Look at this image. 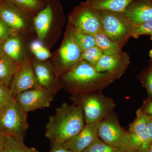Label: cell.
Returning a JSON list of instances; mask_svg holds the SVG:
<instances>
[{
    "label": "cell",
    "instance_id": "cell-1",
    "mask_svg": "<svg viewBox=\"0 0 152 152\" xmlns=\"http://www.w3.org/2000/svg\"><path fill=\"white\" fill-rule=\"evenodd\" d=\"M59 80L61 88L72 96L102 92L115 82L108 74L98 72L85 61L60 75Z\"/></svg>",
    "mask_w": 152,
    "mask_h": 152
},
{
    "label": "cell",
    "instance_id": "cell-2",
    "mask_svg": "<svg viewBox=\"0 0 152 152\" xmlns=\"http://www.w3.org/2000/svg\"><path fill=\"white\" fill-rule=\"evenodd\" d=\"M83 112L79 105L64 103L50 116L46 127V137L51 147L61 145L77 134L84 127Z\"/></svg>",
    "mask_w": 152,
    "mask_h": 152
},
{
    "label": "cell",
    "instance_id": "cell-3",
    "mask_svg": "<svg viewBox=\"0 0 152 152\" xmlns=\"http://www.w3.org/2000/svg\"><path fill=\"white\" fill-rule=\"evenodd\" d=\"M70 99L74 104L82 107L86 124L99 123L113 113L115 108L113 99L102 92L72 96Z\"/></svg>",
    "mask_w": 152,
    "mask_h": 152
},
{
    "label": "cell",
    "instance_id": "cell-4",
    "mask_svg": "<svg viewBox=\"0 0 152 152\" xmlns=\"http://www.w3.org/2000/svg\"><path fill=\"white\" fill-rule=\"evenodd\" d=\"M99 11L104 32L109 39L122 48L131 37L132 24L124 12Z\"/></svg>",
    "mask_w": 152,
    "mask_h": 152
},
{
    "label": "cell",
    "instance_id": "cell-5",
    "mask_svg": "<svg viewBox=\"0 0 152 152\" xmlns=\"http://www.w3.org/2000/svg\"><path fill=\"white\" fill-rule=\"evenodd\" d=\"M27 114L15 99L0 114V132L23 142L28 124Z\"/></svg>",
    "mask_w": 152,
    "mask_h": 152
},
{
    "label": "cell",
    "instance_id": "cell-6",
    "mask_svg": "<svg viewBox=\"0 0 152 152\" xmlns=\"http://www.w3.org/2000/svg\"><path fill=\"white\" fill-rule=\"evenodd\" d=\"M98 134L110 145L129 150V133L122 127L113 112L99 123Z\"/></svg>",
    "mask_w": 152,
    "mask_h": 152
},
{
    "label": "cell",
    "instance_id": "cell-7",
    "mask_svg": "<svg viewBox=\"0 0 152 152\" xmlns=\"http://www.w3.org/2000/svg\"><path fill=\"white\" fill-rule=\"evenodd\" d=\"M82 53L68 26L64 41L53 64L57 75L60 77L77 65L81 61Z\"/></svg>",
    "mask_w": 152,
    "mask_h": 152
},
{
    "label": "cell",
    "instance_id": "cell-8",
    "mask_svg": "<svg viewBox=\"0 0 152 152\" xmlns=\"http://www.w3.org/2000/svg\"><path fill=\"white\" fill-rule=\"evenodd\" d=\"M69 25L81 32L94 36L102 29L100 14L85 2L71 14Z\"/></svg>",
    "mask_w": 152,
    "mask_h": 152
},
{
    "label": "cell",
    "instance_id": "cell-9",
    "mask_svg": "<svg viewBox=\"0 0 152 152\" xmlns=\"http://www.w3.org/2000/svg\"><path fill=\"white\" fill-rule=\"evenodd\" d=\"M56 94L50 90L39 86L20 93L15 99L27 113L50 105Z\"/></svg>",
    "mask_w": 152,
    "mask_h": 152
},
{
    "label": "cell",
    "instance_id": "cell-10",
    "mask_svg": "<svg viewBox=\"0 0 152 152\" xmlns=\"http://www.w3.org/2000/svg\"><path fill=\"white\" fill-rule=\"evenodd\" d=\"M39 86H40L34 72L32 61L26 58L19 64L9 88L15 97L20 93Z\"/></svg>",
    "mask_w": 152,
    "mask_h": 152
},
{
    "label": "cell",
    "instance_id": "cell-11",
    "mask_svg": "<svg viewBox=\"0 0 152 152\" xmlns=\"http://www.w3.org/2000/svg\"><path fill=\"white\" fill-rule=\"evenodd\" d=\"M130 59L129 55L125 52L115 56L104 55L94 68L98 72L108 74L115 81L125 74L130 64Z\"/></svg>",
    "mask_w": 152,
    "mask_h": 152
},
{
    "label": "cell",
    "instance_id": "cell-12",
    "mask_svg": "<svg viewBox=\"0 0 152 152\" xmlns=\"http://www.w3.org/2000/svg\"><path fill=\"white\" fill-rule=\"evenodd\" d=\"M33 69L40 86L56 94L61 88L59 77L49 62L32 61Z\"/></svg>",
    "mask_w": 152,
    "mask_h": 152
},
{
    "label": "cell",
    "instance_id": "cell-13",
    "mask_svg": "<svg viewBox=\"0 0 152 152\" xmlns=\"http://www.w3.org/2000/svg\"><path fill=\"white\" fill-rule=\"evenodd\" d=\"M99 124H86L80 132L61 145L74 152H83L99 138Z\"/></svg>",
    "mask_w": 152,
    "mask_h": 152
},
{
    "label": "cell",
    "instance_id": "cell-14",
    "mask_svg": "<svg viewBox=\"0 0 152 152\" xmlns=\"http://www.w3.org/2000/svg\"><path fill=\"white\" fill-rule=\"evenodd\" d=\"M132 25L152 20V2L150 0H133L124 12Z\"/></svg>",
    "mask_w": 152,
    "mask_h": 152
},
{
    "label": "cell",
    "instance_id": "cell-15",
    "mask_svg": "<svg viewBox=\"0 0 152 152\" xmlns=\"http://www.w3.org/2000/svg\"><path fill=\"white\" fill-rule=\"evenodd\" d=\"M0 19L15 31H21L26 27L23 17L9 1L4 4L1 3Z\"/></svg>",
    "mask_w": 152,
    "mask_h": 152
},
{
    "label": "cell",
    "instance_id": "cell-16",
    "mask_svg": "<svg viewBox=\"0 0 152 152\" xmlns=\"http://www.w3.org/2000/svg\"><path fill=\"white\" fill-rule=\"evenodd\" d=\"M148 117L140 109H139L135 119L129 126V132L140 140L142 143L141 150L144 152H148L151 145L146 129L147 121Z\"/></svg>",
    "mask_w": 152,
    "mask_h": 152
},
{
    "label": "cell",
    "instance_id": "cell-17",
    "mask_svg": "<svg viewBox=\"0 0 152 152\" xmlns=\"http://www.w3.org/2000/svg\"><path fill=\"white\" fill-rule=\"evenodd\" d=\"M53 10L48 4L34 18V25L39 40H44L48 34L53 19Z\"/></svg>",
    "mask_w": 152,
    "mask_h": 152
},
{
    "label": "cell",
    "instance_id": "cell-18",
    "mask_svg": "<svg viewBox=\"0 0 152 152\" xmlns=\"http://www.w3.org/2000/svg\"><path fill=\"white\" fill-rule=\"evenodd\" d=\"M4 53L20 64L23 61V47L21 40L17 36H13L3 42Z\"/></svg>",
    "mask_w": 152,
    "mask_h": 152
},
{
    "label": "cell",
    "instance_id": "cell-19",
    "mask_svg": "<svg viewBox=\"0 0 152 152\" xmlns=\"http://www.w3.org/2000/svg\"><path fill=\"white\" fill-rule=\"evenodd\" d=\"M19 65L5 54L0 57V84L9 87Z\"/></svg>",
    "mask_w": 152,
    "mask_h": 152
},
{
    "label": "cell",
    "instance_id": "cell-20",
    "mask_svg": "<svg viewBox=\"0 0 152 152\" xmlns=\"http://www.w3.org/2000/svg\"><path fill=\"white\" fill-rule=\"evenodd\" d=\"M133 0H87L85 2L98 10L124 12Z\"/></svg>",
    "mask_w": 152,
    "mask_h": 152
},
{
    "label": "cell",
    "instance_id": "cell-21",
    "mask_svg": "<svg viewBox=\"0 0 152 152\" xmlns=\"http://www.w3.org/2000/svg\"><path fill=\"white\" fill-rule=\"evenodd\" d=\"M97 46L101 49L106 56H112L119 54L122 52V48L109 39L102 28L94 36Z\"/></svg>",
    "mask_w": 152,
    "mask_h": 152
},
{
    "label": "cell",
    "instance_id": "cell-22",
    "mask_svg": "<svg viewBox=\"0 0 152 152\" xmlns=\"http://www.w3.org/2000/svg\"><path fill=\"white\" fill-rule=\"evenodd\" d=\"M69 26L74 39L82 51L93 47L96 46L94 36L81 32L70 25Z\"/></svg>",
    "mask_w": 152,
    "mask_h": 152
},
{
    "label": "cell",
    "instance_id": "cell-23",
    "mask_svg": "<svg viewBox=\"0 0 152 152\" xmlns=\"http://www.w3.org/2000/svg\"><path fill=\"white\" fill-rule=\"evenodd\" d=\"M3 152H39L35 148L26 146L23 142L18 140L10 136H7Z\"/></svg>",
    "mask_w": 152,
    "mask_h": 152
},
{
    "label": "cell",
    "instance_id": "cell-24",
    "mask_svg": "<svg viewBox=\"0 0 152 152\" xmlns=\"http://www.w3.org/2000/svg\"><path fill=\"white\" fill-rule=\"evenodd\" d=\"M128 151L110 145L99 137L83 152H127Z\"/></svg>",
    "mask_w": 152,
    "mask_h": 152
},
{
    "label": "cell",
    "instance_id": "cell-25",
    "mask_svg": "<svg viewBox=\"0 0 152 152\" xmlns=\"http://www.w3.org/2000/svg\"><path fill=\"white\" fill-rule=\"evenodd\" d=\"M30 49L38 61H46L51 56V53L48 49L40 40L33 41L30 44Z\"/></svg>",
    "mask_w": 152,
    "mask_h": 152
},
{
    "label": "cell",
    "instance_id": "cell-26",
    "mask_svg": "<svg viewBox=\"0 0 152 152\" xmlns=\"http://www.w3.org/2000/svg\"><path fill=\"white\" fill-rule=\"evenodd\" d=\"M103 56V52L96 46L83 51L81 57V61H86L94 67Z\"/></svg>",
    "mask_w": 152,
    "mask_h": 152
},
{
    "label": "cell",
    "instance_id": "cell-27",
    "mask_svg": "<svg viewBox=\"0 0 152 152\" xmlns=\"http://www.w3.org/2000/svg\"><path fill=\"white\" fill-rule=\"evenodd\" d=\"M142 35L150 36L152 40V20L140 24L132 25L131 37L137 39Z\"/></svg>",
    "mask_w": 152,
    "mask_h": 152
},
{
    "label": "cell",
    "instance_id": "cell-28",
    "mask_svg": "<svg viewBox=\"0 0 152 152\" xmlns=\"http://www.w3.org/2000/svg\"><path fill=\"white\" fill-rule=\"evenodd\" d=\"M15 98L9 87L0 84V114L7 108Z\"/></svg>",
    "mask_w": 152,
    "mask_h": 152
},
{
    "label": "cell",
    "instance_id": "cell-29",
    "mask_svg": "<svg viewBox=\"0 0 152 152\" xmlns=\"http://www.w3.org/2000/svg\"><path fill=\"white\" fill-rule=\"evenodd\" d=\"M13 4L30 10H36L39 8L40 2L39 0H8Z\"/></svg>",
    "mask_w": 152,
    "mask_h": 152
},
{
    "label": "cell",
    "instance_id": "cell-30",
    "mask_svg": "<svg viewBox=\"0 0 152 152\" xmlns=\"http://www.w3.org/2000/svg\"><path fill=\"white\" fill-rule=\"evenodd\" d=\"M141 80L146 89L149 96L152 99V67L142 76Z\"/></svg>",
    "mask_w": 152,
    "mask_h": 152
},
{
    "label": "cell",
    "instance_id": "cell-31",
    "mask_svg": "<svg viewBox=\"0 0 152 152\" xmlns=\"http://www.w3.org/2000/svg\"><path fill=\"white\" fill-rule=\"evenodd\" d=\"M15 31L0 19V42H4L14 36Z\"/></svg>",
    "mask_w": 152,
    "mask_h": 152
},
{
    "label": "cell",
    "instance_id": "cell-32",
    "mask_svg": "<svg viewBox=\"0 0 152 152\" xmlns=\"http://www.w3.org/2000/svg\"><path fill=\"white\" fill-rule=\"evenodd\" d=\"M146 129L150 143L152 142V119L149 117L147 120Z\"/></svg>",
    "mask_w": 152,
    "mask_h": 152
},
{
    "label": "cell",
    "instance_id": "cell-33",
    "mask_svg": "<svg viewBox=\"0 0 152 152\" xmlns=\"http://www.w3.org/2000/svg\"><path fill=\"white\" fill-rule=\"evenodd\" d=\"M50 152H74L66 148L62 145L57 146L51 147Z\"/></svg>",
    "mask_w": 152,
    "mask_h": 152
},
{
    "label": "cell",
    "instance_id": "cell-34",
    "mask_svg": "<svg viewBox=\"0 0 152 152\" xmlns=\"http://www.w3.org/2000/svg\"><path fill=\"white\" fill-rule=\"evenodd\" d=\"M143 113L148 116L150 118L152 117V101L147 104L143 110H142Z\"/></svg>",
    "mask_w": 152,
    "mask_h": 152
},
{
    "label": "cell",
    "instance_id": "cell-35",
    "mask_svg": "<svg viewBox=\"0 0 152 152\" xmlns=\"http://www.w3.org/2000/svg\"><path fill=\"white\" fill-rule=\"evenodd\" d=\"M7 136L0 132V152H3Z\"/></svg>",
    "mask_w": 152,
    "mask_h": 152
},
{
    "label": "cell",
    "instance_id": "cell-36",
    "mask_svg": "<svg viewBox=\"0 0 152 152\" xmlns=\"http://www.w3.org/2000/svg\"><path fill=\"white\" fill-rule=\"evenodd\" d=\"M4 54L3 50V42H0V57L1 56Z\"/></svg>",
    "mask_w": 152,
    "mask_h": 152
},
{
    "label": "cell",
    "instance_id": "cell-37",
    "mask_svg": "<svg viewBox=\"0 0 152 152\" xmlns=\"http://www.w3.org/2000/svg\"><path fill=\"white\" fill-rule=\"evenodd\" d=\"M127 152H144L140 149L129 150H128Z\"/></svg>",
    "mask_w": 152,
    "mask_h": 152
},
{
    "label": "cell",
    "instance_id": "cell-38",
    "mask_svg": "<svg viewBox=\"0 0 152 152\" xmlns=\"http://www.w3.org/2000/svg\"><path fill=\"white\" fill-rule=\"evenodd\" d=\"M149 55V56L150 58H151V61L152 63V49L150 50Z\"/></svg>",
    "mask_w": 152,
    "mask_h": 152
},
{
    "label": "cell",
    "instance_id": "cell-39",
    "mask_svg": "<svg viewBox=\"0 0 152 152\" xmlns=\"http://www.w3.org/2000/svg\"><path fill=\"white\" fill-rule=\"evenodd\" d=\"M148 152H152V142L151 144V145H150L149 148Z\"/></svg>",
    "mask_w": 152,
    "mask_h": 152
},
{
    "label": "cell",
    "instance_id": "cell-40",
    "mask_svg": "<svg viewBox=\"0 0 152 152\" xmlns=\"http://www.w3.org/2000/svg\"><path fill=\"white\" fill-rule=\"evenodd\" d=\"M4 1V0H0V3H1V2L2 1Z\"/></svg>",
    "mask_w": 152,
    "mask_h": 152
},
{
    "label": "cell",
    "instance_id": "cell-41",
    "mask_svg": "<svg viewBox=\"0 0 152 152\" xmlns=\"http://www.w3.org/2000/svg\"><path fill=\"white\" fill-rule=\"evenodd\" d=\"M1 3H0V7H1Z\"/></svg>",
    "mask_w": 152,
    "mask_h": 152
},
{
    "label": "cell",
    "instance_id": "cell-42",
    "mask_svg": "<svg viewBox=\"0 0 152 152\" xmlns=\"http://www.w3.org/2000/svg\"><path fill=\"white\" fill-rule=\"evenodd\" d=\"M150 1H151L152 2V0H150Z\"/></svg>",
    "mask_w": 152,
    "mask_h": 152
},
{
    "label": "cell",
    "instance_id": "cell-43",
    "mask_svg": "<svg viewBox=\"0 0 152 152\" xmlns=\"http://www.w3.org/2000/svg\"></svg>",
    "mask_w": 152,
    "mask_h": 152
}]
</instances>
